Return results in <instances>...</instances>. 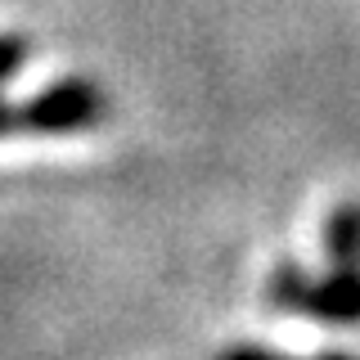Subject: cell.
I'll use <instances>...</instances> for the list:
<instances>
[{
    "label": "cell",
    "instance_id": "1",
    "mask_svg": "<svg viewBox=\"0 0 360 360\" xmlns=\"http://www.w3.org/2000/svg\"><path fill=\"white\" fill-rule=\"evenodd\" d=\"M266 307L307 315V320L352 329L360 324V266H333L329 275H311L297 262H279L266 275Z\"/></svg>",
    "mask_w": 360,
    "mask_h": 360
},
{
    "label": "cell",
    "instance_id": "2",
    "mask_svg": "<svg viewBox=\"0 0 360 360\" xmlns=\"http://www.w3.org/2000/svg\"><path fill=\"white\" fill-rule=\"evenodd\" d=\"M108 117V95L90 77H63V82L45 86L41 95L14 104V135H82L95 131Z\"/></svg>",
    "mask_w": 360,
    "mask_h": 360
},
{
    "label": "cell",
    "instance_id": "3",
    "mask_svg": "<svg viewBox=\"0 0 360 360\" xmlns=\"http://www.w3.org/2000/svg\"><path fill=\"white\" fill-rule=\"evenodd\" d=\"M324 248L333 266H360V202H338L324 221Z\"/></svg>",
    "mask_w": 360,
    "mask_h": 360
},
{
    "label": "cell",
    "instance_id": "4",
    "mask_svg": "<svg viewBox=\"0 0 360 360\" xmlns=\"http://www.w3.org/2000/svg\"><path fill=\"white\" fill-rule=\"evenodd\" d=\"M212 360H360L352 352H320V356H284V352H270V347H252V342H239V347H225Z\"/></svg>",
    "mask_w": 360,
    "mask_h": 360
},
{
    "label": "cell",
    "instance_id": "5",
    "mask_svg": "<svg viewBox=\"0 0 360 360\" xmlns=\"http://www.w3.org/2000/svg\"><path fill=\"white\" fill-rule=\"evenodd\" d=\"M27 54H32V41L22 32H0V86L27 63Z\"/></svg>",
    "mask_w": 360,
    "mask_h": 360
},
{
    "label": "cell",
    "instance_id": "6",
    "mask_svg": "<svg viewBox=\"0 0 360 360\" xmlns=\"http://www.w3.org/2000/svg\"><path fill=\"white\" fill-rule=\"evenodd\" d=\"M0 135H14V104L0 99Z\"/></svg>",
    "mask_w": 360,
    "mask_h": 360
}]
</instances>
